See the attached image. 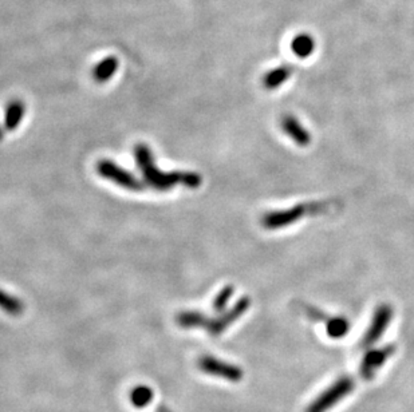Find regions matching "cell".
I'll return each mask as SVG.
<instances>
[{"label":"cell","instance_id":"obj_1","mask_svg":"<svg viewBox=\"0 0 414 412\" xmlns=\"http://www.w3.org/2000/svg\"><path fill=\"white\" fill-rule=\"evenodd\" d=\"M135 158L146 185L153 188L154 191L166 192L173 189L176 185H184L189 189H197L203 182V177L198 173L160 170L156 166L150 147L143 143H139L135 147Z\"/></svg>","mask_w":414,"mask_h":412},{"label":"cell","instance_id":"obj_2","mask_svg":"<svg viewBox=\"0 0 414 412\" xmlns=\"http://www.w3.org/2000/svg\"><path fill=\"white\" fill-rule=\"evenodd\" d=\"M330 208L329 202H310V204H299L290 209L283 210H274L270 213H266L262 219V225L268 230H276L283 229L286 226H290L298 221L304 219V216L310 215H321L325 213Z\"/></svg>","mask_w":414,"mask_h":412},{"label":"cell","instance_id":"obj_3","mask_svg":"<svg viewBox=\"0 0 414 412\" xmlns=\"http://www.w3.org/2000/svg\"><path fill=\"white\" fill-rule=\"evenodd\" d=\"M356 383L350 376H342L325 389L308 407L306 412H327L342 402L354 391Z\"/></svg>","mask_w":414,"mask_h":412},{"label":"cell","instance_id":"obj_4","mask_svg":"<svg viewBox=\"0 0 414 412\" xmlns=\"http://www.w3.org/2000/svg\"><path fill=\"white\" fill-rule=\"evenodd\" d=\"M97 171L101 177L109 180L115 185H118L126 191L142 192L146 186V185H143V182H141L138 180L133 173L125 170L124 167L117 165L111 160H101L97 164Z\"/></svg>","mask_w":414,"mask_h":412},{"label":"cell","instance_id":"obj_5","mask_svg":"<svg viewBox=\"0 0 414 412\" xmlns=\"http://www.w3.org/2000/svg\"><path fill=\"white\" fill-rule=\"evenodd\" d=\"M198 368L211 376H219L220 379H225L232 383H238L243 379V371L238 365L229 364L209 355L198 359Z\"/></svg>","mask_w":414,"mask_h":412},{"label":"cell","instance_id":"obj_6","mask_svg":"<svg viewBox=\"0 0 414 412\" xmlns=\"http://www.w3.org/2000/svg\"><path fill=\"white\" fill-rule=\"evenodd\" d=\"M393 319V309L390 305L382 304L380 305L370 322V326L366 330L363 339H362V347H371L374 346L385 333L390 322Z\"/></svg>","mask_w":414,"mask_h":412},{"label":"cell","instance_id":"obj_7","mask_svg":"<svg viewBox=\"0 0 414 412\" xmlns=\"http://www.w3.org/2000/svg\"><path fill=\"white\" fill-rule=\"evenodd\" d=\"M395 351H397V347L394 344H389L382 348H376V350L369 351L362 359L360 367H359L362 379L371 380L376 376L377 371L382 368V365L394 355Z\"/></svg>","mask_w":414,"mask_h":412},{"label":"cell","instance_id":"obj_8","mask_svg":"<svg viewBox=\"0 0 414 412\" xmlns=\"http://www.w3.org/2000/svg\"><path fill=\"white\" fill-rule=\"evenodd\" d=\"M251 306V300L249 298H242L240 300L228 311H224V313H221L220 316H218L216 319L209 320L207 330L209 332L211 336H219L224 330H228L229 326H232L235 322H238Z\"/></svg>","mask_w":414,"mask_h":412},{"label":"cell","instance_id":"obj_9","mask_svg":"<svg viewBox=\"0 0 414 412\" xmlns=\"http://www.w3.org/2000/svg\"><path fill=\"white\" fill-rule=\"evenodd\" d=\"M281 129L298 146L306 147L311 142V134L294 115H284L281 118Z\"/></svg>","mask_w":414,"mask_h":412},{"label":"cell","instance_id":"obj_10","mask_svg":"<svg viewBox=\"0 0 414 412\" xmlns=\"http://www.w3.org/2000/svg\"><path fill=\"white\" fill-rule=\"evenodd\" d=\"M26 114V105L21 99L11 101L4 111V129L14 132L23 121Z\"/></svg>","mask_w":414,"mask_h":412},{"label":"cell","instance_id":"obj_11","mask_svg":"<svg viewBox=\"0 0 414 412\" xmlns=\"http://www.w3.org/2000/svg\"><path fill=\"white\" fill-rule=\"evenodd\" d=\"M292 73H294V67L291 64H281L279 67L270 70L263 77V86L267 90H276L291 78Z\"/></svg>","mask_w":414,"mask_h":412},{"label":"cell","instance_id":"obj_12","mask_svg":"<svg viewBox=\"0 0 414 412\" xmlns=\"http://www.w3.org/2000/svg\"><path fill=\"white\" fill-rule=\"evenodd\" d=\"M119 66V60L115 56H108L102 59L97 66L93 69V80L97 83H106L111 81L117 73Z\"/></svg>","mask_w":414,"mask_h":412},{"label":"cell","instance_id":"obj_13","mask_svg":"<svg viewBox=\"0 0 414 412\" xmlns=\"http://www.w3.org/2000/svg\"><path fill=\"white\" fill-rule=\"evenodd\" d=\"M176 322L179 327L185 330H192V328H207L209 319L203 312L198 311H184L176 316Z\"/></svg>","mask_w":414,"mask_h":412},{"label":"cell","instance_id":"obj_14","mask_svg":"<svg viewBox=\"0 0 414 412\" xmlns=\"http://www.w3.org/2000/svg\"><path fill=\"white\" fill-rule=\"evenodd\" d=\"M291 50L298 58L306 59L315 51V39L307 32H301L292 39Z\"/></svg>","mask_w":414,"mask_h":412},{"label":"cell","instance_id":"obj_15","mask_svg":"<svg viewBox=\"0 0 414 412\" xmlns=\"http://www.w3.org/2000/svg\"><path fill=\"white\" fill-rule=\"evenodd\" d=\"M0 309H3L7 315L21 316L25 312L26 305L18 298H15V296L7 293L5 291L0 289Z\"/></svg>","mask_w":414,"mask_h":412},{"label":"cell","instance_id":"obj_16","mask_svg":"<svg viewBox=\"0 0 414 412\" xmlns=\"http://www.w3.org/2000/svg\"><path fill=\"white\" fill-rule=\"evenodd\" d=\"M153 400V391L146 385H137L130 392V402L136 409H145Z\"/></svg>","mask_w":414,"mask_h":412},{"label":"cell","instance_id":"obj_17","mask_svg":"<svg viewBox=\"0 0 414 412\" xmlns=\"http://www.w3.org/2000/svg\"><path fill=\"white\" fill-rule=\"evenodd\" d=\"M350 330V323L346 317H332L327 320L326 332L332 339H342Z\"/></svg>","mask_w":414,"mask_h":412},{"label":"cell","instance_id":"obj_18","mask_svg":"<svg viewBox=\"0 0 414 412\" xmlns=\"http://www.w3.org/2000/svg\"><path fill=\"white\" fill-rule=\"evenodd\" d=\"M233 291H235V289H233V287H231V285H227V287H224V288L221 289L220 292H219V295L215 298L214 304H212V306H214V309H215L216 312H222V311H225L228 302H229L231 298H232V295H233Z\"/></svg>","mask_w":414,"mask_h":412},{"label":"cell","instance_id":"obj_19","mask_svg":"<svg viewBox=\"0 0 414 412\" xmlns=\"http://www.w3.org/2000/svg\"><path fill=\"white\" fill-rule=\"evenodd\" d=\"M307 315H308L310 317L318 320V322H321V320H322V322L327 320V317L323 315V312H321L319 309H317V308H314V306H307Z\"/></svg>","mask_w":414,"mask_h":412},{"label":"cell","instance_id":"obj_20","mask_svg":"<svg viewBox=\"0 0 414 412\" xmlns=\"http://www.w3.org/2000/svg\"><path fill=\"white\" fill-rule=\"evenodd\" d=\"M3 138H4V129H3V126L0 125V141H3Z\"/></svg>","mask_w":414,"mask_h":412},{"label":"cell","instance_id":"obj_21","mask_svg":"<svg viewBox=\"0 0 414 412\" xmlns=\"http://www.w3.org/2000/svg\"><path fill=\"white\" fill-rule=\"evenodd\" d=\"M159 412H172V411H170V410H168V409H166V407H164V406H161V407H160V409H159Z\"/></svg>","mask_w":414,"mask_h":412}]
</instances>
